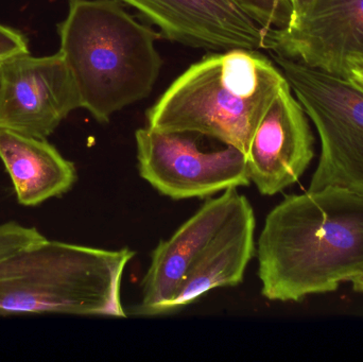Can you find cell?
Listing matches in <instances>:
<instances>
[{"label":"cell","instance_id":"5bb4252c","mask_svg":"<svg viewBox=\"0 0 363 362\" xmlns=\"http://www.w3.org/2000/svg\"><path fill=\"white\" fill-rule=\"evenodd\" d=\"M262 27L283 29L291 23L290 0H235Z\"/></svg>","mask_w":363,"mask_h":362},{"label":"cell","instance_id":"ba28073f","mask_svg":"<svg viewBox=\"0 0 363 362\" xmlns=\"http://www.w3.org/2000/svg\"><path fill=\"white\" fill-rule=\"evenodd\" d=\"M252 212L249 200L237 188L207 200L169 239L160 242L153 250L142 283V300L134 314L164 315L186 276L236 223Z\"/></svg>","mask_w":363,"mask_h":362},{"label":"cell","instance_id":"9c48e42d","mask_svg":"<svg viewBox=\"0 0 363 362\" xmlns=\"http://www.w3.org/2000/svg\"><path fill=\"white\" fill-rule=\"evenodd\" d=\"M313 157L315 136L307 114L286 80L250 144V180L262 196L277 195L300 180Z\"/></svg>","mask_w":363,"mask_h":362},{"label":"cell","instance_id":"277c9868","mask_svg":"<svg viewBox=\"0 0 363 362\" xmlns=\"http://www.w3.org/2000/svg\"><path fill=\"white\" fill-rule=\"evenodd\" d=\"M135 256L44 240L0 261V316L62 314L125 318L121 281Z\"/></svg>","mask_w":363,"mask_h":362},{"label":"cell","instance_id":"d6986e66","mask_svg":"<svg viewBox=\"0 0 363 362\" xmlns=\"http://www.w3.org/2000/svg\"><path fill=\"white\" fill-rule=\"evenodd\" d=\"M352 285H353V289L357 293H363V272L359 276L354 278L351 281Z\"/></svg>","mask_w":363,"mask_h":362},{"label":"cell","instance_id":"e0dca14e","mask_svg":"<svg viewBox=\"0 0 363 362\" xmlns=\"http://www.w3.org/2000/svg\"><path fill=\"white\" fill-rule=\"evenodd\" d=\"M345 78L363 91V55H353L347 59Z\"/></svg>","mask_w":363,"mask_h":362},{"label":"cell","instance_id":"2e32d148","mask_svg":"<svg viewBox=\"0 0 363 362\" xmlns=\"http://www.w3.org/2000/svg\"><path fill=\"white\" fill-rule=\"evenodd\" d=\"M23 53H29L27 38L18 30L0 23V63Z\"/></svg>","mask_w":363,"mask_h":362},{"label":"cell","instance_id":"ac0fdd59","mask_svg":"<svg viewBox=\"0 0 363 362\" xmlns=\"http://www.w3.org/2000/svg\"><path fill=\"white\" fill-rule=\"evenodd\" d=\"M290 2H291L292 12H294L292 21L290 23H292L306 15L315 4V0H290Z\"/></svg>","mask_w":363,"mask_h":362},{"label":"cell","instance_id":"7c38bea8","mask_svg":"<svg viewBox=\"0 0 363 362\" xmlns=\"http://www.w3.org/2000/svg\"><path fill=\"white\" fill-rule=\"evenodd\" d=\"M0 161L23 206L40 205L65 195L78 179L74 163L47 140L10 130L0 129Z\"/></svg>","mask_w":363,"mask_h":362},{"label":"cell","instance_id":"6da1fadb","mask_svg":"<svg viewBox=\"0 0 363 362\" xmlns=\"http://www.w3.org/2000/svg\"><path fill=\"white\" fill-rule=\"evenodd\" d=\"M257 259L270 301L334 293L363 272V193L330 186L286 196L267 216Z\"/></svg>","mask_w":363,"mask_h":362},{"label":"cell","instance_id":"3957f363","mask_svg":"<svg viewBox=\"0 0 363 362\" xmlns=\"http://www.w3.org/2000/svg\"><path fill=\"white\" fill-rule=\"evenodd\" d=\"M286 78L257 50L232 49L190 66L147 112V127L200 134L247 155Z\"/></svg>","mask_w":363,"mask_h":362},{"label":"cell","instance_id":"8992f818","mask_svg":"<svg viewBox=\"0 0 363 362\" xmlns=\"http://www.w3.org/2000/svg\"><path fill=\"white\" fill-rule=\"evenodd\" d=\"M135 142L140 176L172 199H202L251 183L247 155L234 147L204 151L188 133L148 127L135 132Z\"/></svg>","mask_w":363,"mask_h":362},{"label":"cell","instance_id":"7a4b0ae2","mask_svg":"<svg viewBox=\"0 0 363 362\" xmlns=\"http://www.w3.org/2000/svg\"><path fill=\"white\" fill-rule=\"evenodd\" d=\"M63 55L82 108L99 123L150 95L163 61L159 33L136 21L119 0H69L59 25Z\"/></svg>","mask_w":363,"mask_h":362},{"label":"cell","instance_id":"4fadbf2b","mask_svg":"<svg viewBox=\"0 0 363 362\" xmlns=\"http://www.w3.org/2000/svg\"><path fill=\"white\" fill-rule=\"evenodd\" d=\"M255 225L254 212L236 223L186 276L164 315L178 312L213 289L242 283L255 253Z\"/></svg>","mask_w":363,"mask_h":362},{"label":"cell","instance_id":"5b68a950","mask_svg":"<svg viewBox=\"0 0 363 362\" xmlns=\"http://www.w3.org/2000/svg\"><path fill=\"white\" fill-rule=\"evenodd\" d=\"M315 125L321 155L308 191L335 186L363 193V91L345 77L273 55Z\"/></svg>","mask_w":363,"mask_h":362},{"label":"cell","instance_id":"30bf717a","mask_svg":"<svg viewBox=\"0 0 363 362\" xmlns=\"http://www.w3.org/2000/svg\"><path fill=\"white\" fill-rule=\"evenodd\" d=\"M264 49L345 77L347 59L363 55V0H315L288 27L268 28Z\"/></svg>","mask_w":363,"mask_h":362},{"label":"cell","instance_id":"8fae6325","mask_svg":"<svg viewBox=\"0 0 363 362\" xmlns=\"http://www.w3.org/2000/svg\"><path fill=\"white\" fill-rule=\"evenodd\" d=\"M138 10L172 42L226 51L264 49L262 27L235 0H119Z\"/></svg>","mask_w":363,"mask_h":362},{"label":"cell","instance_id":"9a60e30c","mask_svg":"<svg viewBox=\"0 0 363 362\" xmlns=\"http://www.w3.org/2000/svg\"><path fill=\"white\" fill-rule=\"evenodd\" d=\"M47 238L38 229L15 221L0 225V261L36 246Z\"/></svg>","mask_w":363,"mask_h":362},{"label":"cell","instance_id":"52a82bcc","mask_svg":"<svg viewBox=\"0 0 363 362\" xmlns=\"http://www.w3.org/2000/svg\"><path fill=\"white\" fill-rule=\"evenodd\" d=\"M77 108L80 96L60 51L0 63V129L46 140Z\"/></svg>","mask_w":363,"mask_h":362}]
</instances>
